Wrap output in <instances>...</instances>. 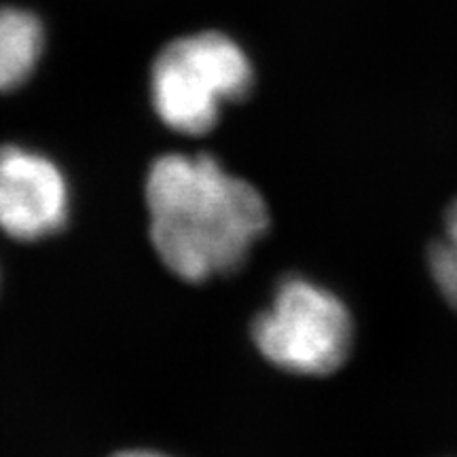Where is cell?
<instances>
[{
  "mask_svg": "<svg viewBox=\"0 0 457 457\" xmlns=\"http://www.w3.org/2000/svg\"><path fill=\"white\" fill-rule=\"evenodd\" d=\"M145 193L155 253L185 282L237 271L270 227V210L256 187L210 155L159 157Z\"/></svg>",
  "mask_w": 457,
  "mask_h": 457,
  "instance_id": "obj_1",
  "label": "cell"
},
{
  "mask_svg": "<svg viewBox=\"0 0 457 457\" xmlns=\"http://www.w3.org/2000/svg\"><path fill=\"white\" fill-rule=\"evenodd\" d=\"M254 85L253 64L231 38L202 32L170 43L151 72L153 106L170 129L204 136L219 123L227 102H239Z\"/></svg>",
  "mask_w": 457,
  "mask_h": 457,
  "instance_id": "obj_2",
  "label": "cell"
},
{
  "mask_svg": "<svg viewBox=\"0 0 457 457\" xmlns=\"http://www.w3.org/2000/svg\"><path fill=\"white\" fill-rule=\"evenodd\" d=\"M253 339L278 369L295 375L335 373L350 356L353 324L339 296L305 278H286L256 316Z\"/></svg>",
  "mask_w": 457,
  "mask_h": 457,
  "instance_id": "obj_3",
  "label": "cell"
},
{
  "mask_svg": "<svg viewBox=\"0 0 457 457\" xmlns=\"http://www.w3.org/2000/svg\"><path fill=\"white\" fill-rule=\"evenodd\" d=\"M71 214V187L54 159L30 148L0 146V228L20 242L51 237Z\"/></svg>",
  "mask_w": 457,
  "mask_h": 457,
  "instance_id": "obj_4",
  "label": "cell"
},
{
  "mask_svg": "<svg viewBox=\"0 0 457 457\" xmlns=\"http://www.w3.org/2000/svg\"><path fill=\"white\" fill-rule=\"evenodd\" d=\"M43 26L37 15L0 7V91L26 83L43 54Z\"/></svg>",
  "mask_w": 457,
  "mask_h": 457,
  "instance_id": "obj_5",
  "label": "cell"
},
{
  "mask_svg": "<svg viewBox=\"0 0 457 457\" xmlns=\"http://www.w3.org/2000/svg\"><path fill=\"white\" fill-rule=\"evenodd\" d=\"M428 265L445 301L457 310V199L445 214V233L428 250Z\"/></svg>",
  "mask_w": 457,
  "mask_h": 457,
  "instance_id": "obj_6",
  "label": "cell"
},
{
  "mask_svg": "<svg viewBox=\"0 0 457 457\" xmlns=\"http://www.w3.org/2000/svg\"><path fill=\"white\" fill-rule=\"evenodd\" d=\"M114 457H165V455L155 453V451H123V453Z\"/></svg>",
  "mask_w": 457,
  "mask_h": 457,
  "instance_id": "obj_7",
  "label": "cell"
}]
</instances>
